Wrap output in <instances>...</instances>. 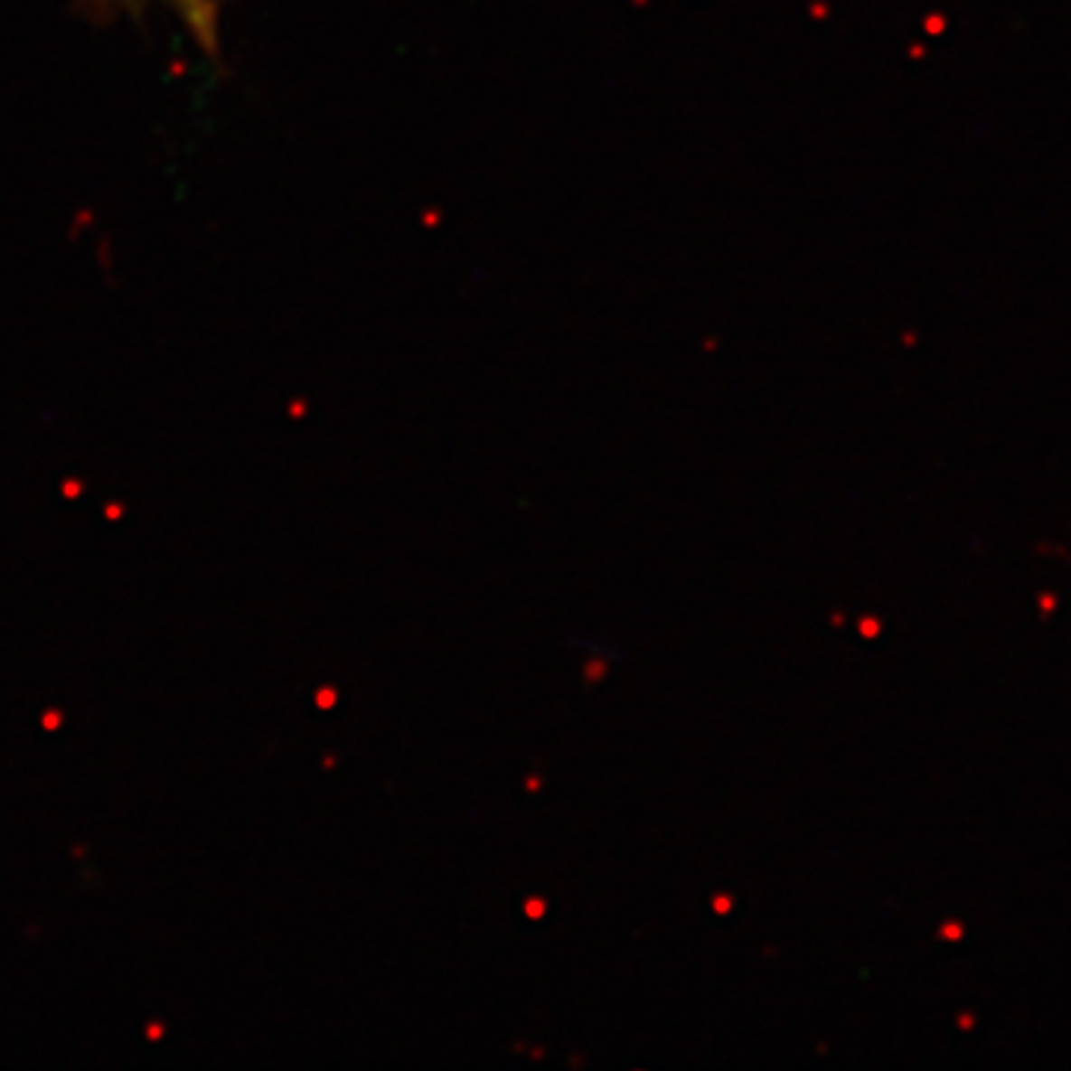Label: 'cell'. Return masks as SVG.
Here are the masks:
<instances>
[{"label":"cell","instance_id":"6da1fadb","mask_svg":"<svg viewBox=\"0 0 1071 1071\" xmlns=\"http://www.w3.org/2000/svg\"><path fill=\"white\" fill-rule=\"evenodd\" d=\"M167 4L182 15V22L191 27L193 39L202 48L214 45L218 36V15H214V0H167Z\"/></svg>","mask_w":1071,"mask_h":1071}]
</instances>
